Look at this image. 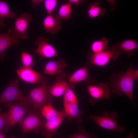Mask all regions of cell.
<instances>
[{"instance_id": "6da1fadb", "label": "cell", "mask_w": 138, "mask_h": 138, "mask_svg": "<svg viewBox=\"0 0 138 138\" xmlns=\"http://www.w3.org/2000/svg\"><path fill=\"white\" fill-rule=\"evenodd\" d=\"M138 79V69H134L131 65L125 72L113 73L106 83L113 94L118 96L125 95L134 105V82Z\"/></svg>"}, {"instance_id": "7a4b0ae2", "label": "cell", "mask_w": 138, "mask_h": 138, "mask_svg": "<svg viewBox=\"0 0 138 138\" xmlns=\"http://www.w3.org/2000/svg\"><path fill=\"white\" fill-rule=\"evenodd\" d=\"M46 77L41 85L30 90L26 96L31 108L40 112L45 105L52 103V98L49 93L50 86Z\"/></svg>"}, {"instance_id": "3957f363", "label": "cell", "mask_w": 138, "mask_h": 138, "mask_svg": "<svg viewBox=\"0 0 138 138\" xmlns=\"http://www.w3.org/2000/svg\"><path fill=\"white\" fill-rule=\"evenodd\" d=\"M4 106L8 108L6 112L7 122L4 128L5 133H7L10 128L21 120L29 112L31 108L28 104L20 102L8 103Z\"/></svg>"}, {"instance_id": "277c9868", "label": "cell", "mask_w": 138, "mask_h": 138, "mask_svg": "<svg viewBox=\"0 0 138 138\" xmlns=\"http://www.w3.org/2000/svg\"><path fill=\"white\" fill-rule=\"evenodd\" d=\"M45 122L39 111L31 108L26 116L18 124L23 133L33 131L38 134L43 130Z\"/></svg>"}, {"instance_id": "5b68a950", "label": "cell", "mask_w": 138, "mask_h": 138, "mask_svg": "<svg viewBox=\"0 0 138 138\" xmlns=\"http://www.w3.org/2000/svg\"><path fill=\"white\" fill-rule=\"evenodd\" d=\"M118 117V114L117 112L109 114L107 111H105L101 116L92 115L89 117V119L104 129L117 131L120 133H122L125 131V129L123 126L118 124L117 121Z\"/></svg>"}, {"instance_id": "8992f818", "label": "cell", "mask_w": 138, "mask_h": 138, "mask_svg": "<svg viewBox=\"0 0 138 138\" xmlns=\"http://www.w3.org/2000/svg\"><path fill=\"white\" fill-rule=\"evenodd\" d=\"M18 82V80L17 79L9 80L8 86L0 95V104L4 105L13 101H17L29 106L26 96L19 88Z\"/></svg>"}, {"instance_id": "52a82bcc", "label": "cell", "mask_w": 138, "mask_h": 138, "mask_svg": "<svg viewBox=\"0 0 138 138\" xmlns=\"http://www.w3.org/2000/svg\"><path fill=\"white\" fill-rule=\"evenodd\" d=\"M121 54L114 45L108 49L95 54H89V63L91 66H104L107 65L111 60L118 59Z\"/></svg>"}, {"instance_id": "ba28073f", "label": "cell", "mask_w": 138, "mask_h": 138, "mask_svg": "<svg viewBox=\"0 0 138 138\" xmlns=\"http://www.w3.org/2000/svg\"><path fill=\"white\" fill-rule=\"evenodd\" d=\"M88 93L91 97L90 104L94 105L102 99L108 100L110 98L111 90L106 84L99 83L96 85L89 84L87 85Z\"/></svg>"}, {"instance_id": "9c48e42d", "label": "cell", "mask_w": 138, "mask_h": 138, "mask_svg": "<svg viewBox=\"0 0 138 138\" xmlns=\"http://www.w3.org/2000/svg\"><path fill=\"white\" fill-rule=\"evenodd\" d=\"M31 20L30 14L27 12L21 13L15 19L14 26L9 28L7 33L10 35L17 34L20 39H27L29 37L27 33L29 25Z\"/></svg>"}, {"instance_id": "30bf717a", "label": "cell", "mask_w": 138, "mask_h": 138, "mask_svg": "<svg viewBox=\"0 0 138 138\" xmlns=\"http://www.w3.org/2000/svg\"><path fill=\"white\" fill-rule=\"evenodd\" d=\"M48 38L40 36L34 42L37 47L33 50V53L38 55L41 59L58 56L56 50L52 45L48 43Z\"/></svg>"}, {"instance_id": "8fae6325", "label": "cell", "mask_w": 138, "mask_h": 138, "mask_svg": "<svg viewBox=\"0 0 138 138\" xmlns=\"http://www.w3.org/2000/svg\"><path fill=\"white\" fill-rule=\"evenodd\" d=\"M66 118L64 109L60 111L56 117L50 120H46L42 134L47 138H51L58 132V129Z\"/></svg>"}, {"instance_id": "7c38bea8", "label": "cell", "mask_w": 138, "mask_h": 138, "mask_svg": "<svg viewBox=\"0 0 138 138\" xmlns=\"http://www.w3.org/2000/svg\"><path fill=\"white\" fill-rule=\"evenodd\" d=\"M16 72L21 80L31 84H41L46 78L42 74L32 68H24L21 66L16 70Z\"/></svg>"}, {"instance_id": "4fadbf2b", "label": "cell", "mask_w": 138, "mask_h": 138, "mask_svg": "<svg viewBox=\"0 0 138 138\" xmlns=\"http://www.w3.org/2000/svg\"><path fill=\"white\" fill-rule=\"evenodd\" d=\"M66 75H59L52 85L50 86L49 93L52 96H61L67 89L74 87V84L67 82L64 79Z\"/></svg>"}, {"instance_id": "5bb4252c", "label": "cell", "mask_w": 138, "mask_h": 138, "mask_svg": "<svg viewBox=\"0 0 138 138\" xmlns=\"http://www.w3.org/2000/svg\"><path fill=\"white\" fill-rule=\"evenodd\" d=\"M19 37L15 34H0V61L3 62L6 56L5 51L11 47L19 43Z\"/></svg>"}, {"instance_id": "9a60e30c", "label": "cell", "mask_w": 138, "mask_h": 138, "mask_svg": "<svg viewBox=\"0 0 138 138\" xmlns=\"http://www.w3.org/2000/svg\"><path fill=\"white\" fill-rule=\"evenodd\" d=\"M89 71V67L87 65L79 69L70 76L68 82L74 84L80 82L94 84L95 79L90 76Z\"/></svg>"}, {"instance_id": "2e32d148", "label": "cell", "mask_w": 138, "mask_h": 138, "mask_svg": "<svg viewBox=\"0 0 138 138\" xmlns=\"http://www.w3.org/2000/svg\"><path fill=\"white\" fill-rule=\"evenodd\" d=\"M67 65V63L63 58H60L57 61H49L45 66L43 74L50 75H66L64 69Z\"/></svg>"}, {"instance_id": "e0dca14e", "label": "cell", "mask_w": 138, "mask_h": 138, "mask_svg": "<svg viewBox=\"0 0 138 138\" xmlns=\"http://www.w3.org/2000/svg\"><path fill=\"white\" fill-rule=\"evenodd\" d=\"M42 23L43 28L46 33L54 35L61 30V21L56 16L48 15L43 19Z\"/></svg>"}, {"instance_id": "ac0fdd59", "label": "cell", "mask_w": 138, "mask_h": 138, "mask_svg": "<svg viewBox=\"0 0 138 138\" xmlns=\"http://www.w3.org/2000/svg\"><path fill=\"white\" fill-rule=\"evenodd\" d=\"M63 104L66 118L69 121L75 119L77 122L80 124L82 122V116L84 111L79 109L78 105L65 103Z\"/></svg>"}, {"instance_id": "d6986e66", "label": "cell", "mask_w": 138, "mask_h": 138, "mask_svg": "<svg viewBox=\"0 0 138 138\" xmlns=\"http://www.w3.org/2000/svg\"><path fill=\"white\" fill-rule=\"evenodd\" d=\"M115 45L118 51L121 54L125 52L129 56L132 54L134 51L137 49L138 47L137 42L132 39L126 40L118 42Z\"/></svg>"}, {"instance_id": "ffe728a7", "label": "cell", "mask_w": 138, "mask_h": 138, "mask_svg": "<svg viewBox=\"0 0 138 138\" xmlns=\"http://www.w3.org/2000/svg\"><path fill=\"white\" fill-rule=\"evenodd\" d=\"M16 14L10 9L6 1L0 0V30L4 26V20L8 18H15Z\"/></svg>"}, {"instance_id": "44dd1931", "label": "cell", "mask_w": 138, "mask_h": 138, "mask_svg": "<svg viewBox=\"0 0 138 138\" xmlns=\"http://www.w3.org/2000/svg\"><path fill=\"white\" fill-rule=\"evenodd\" d=\"M106 11L105 8L100 6L99 2L96 1L89 5L87 14L89 18L93 19L102 16Z\"/></svg>"}, {"instance_id": "7402d4cb", "label": "cell", "mask_w": 138, "mask_h": 138, "mask_svg": "<svg viewBox=\"0 0 138 138\" xmlns=\"http://www.w3.org/2000/svg\"><path fill=\"white\" fill-rule=\"evenodd\" d=\"M72 4L68 2L62 4L60 7L56 16L60 20L67 21L72 17Z\"/></svg>"}, {"instance_id": "603a6c76", "label": "cell", "mask_w": 138, "mask_h": 138, "mask_svg": "<svg viewBox=\"0 0 138 138\" xmlns=\"http://www.w3.org/2000/svg\"><path fill=\"white\" fill-rule=\"evenodd\" d=\"M108 43V40L106 38L93 41L90 46L92 53H97L107 50Z\"/></svg>"}, {"instance_id": "cb8c5ba5", "label": "cell", "mask_w": 138, "mask_h": 138, "mask_svg": "<svg viewBox=\"0 0 138 138\" xmlns=\"http://www.w3.org/2000/svg\"><path fill=\"white\" fill-rule=\"evenodd\" d=\"M60 111H58L53 107V103H50L44 106L42 108L40 112L42 117L46 120H48L57 116Z\"/></svg>"}, {"instance_id": "d4e9b609", "label": "cell", "mask_w": 138, "mask_h": 138, "mask_svg": "<svg viewBox=\"0 0 138 138\" xmlns=\"http://www.w3.org/2000/svg\"><path fill=\"white\" fill-rule=\"evenodd\" d=\"M20 60L22 64L21 66L23 68H32L36 64L32 55L25 51L22 52Z\"/></svg>"}, {"instance_id": "484cf974", "label": "cell", "mask_w": 138, "mask_h": 138, "mask_svg": "<svg viewBox=\"0 0 138 138\" xmlns=\"http://www.w3.org/2000/svg\"><path fill=\"white\" fill-rule=\"evenodd\" d=\"M63 138H65L63 137ZM67 138H97L94 133L87 132L81 125L79 126L77 132L75 134L69 136Z\"/></svg>"}, {"instance_id": "4316f807", "label": "cell", "mask_w": 138, "mask_h": 138, "mask_svg": "<svg viewBox=\"0 0 138 138\" xmlns=\"http://www.w3.org/2000/svg\"><path fill=\"white\" fill-rule=\"evenodd\" d=\"M72 89L68 88L64 93L63 95V103L78 105L77 99Z\"/></svg>"}, {"instance_id": "83f0119b", "label": "cell", "mask_w": 138, "mask_h": 138, "mask_svg": "<svg viewBox=\"0 0 138 138\" xmlns=\"http://www.w3.org/2000/svg\"><path fill=\"white\" fill-rule=\"evenodd\" d=\"M44 7L48 15L52 14L56 7L58 1L56 0H45L43 2Z\"/></svg>"}, {"instance_id": "f1b7e54d", "label": "cell", "mask_w": 138, "mask_h": 138, "mask_svg": "<svg viewBox=\"0 0 138 138\" xmlns=\"http://www.w3.org/2000/svg\"><path fill=\"white\" fill-rule=\"evenodd\" d=\"M7 122L6 112H2V108L0 107V132L5 127Z\"/></svg>"}, {"instance_id": "f546056e", "label": "cell", "mask_w": 138, "mask_h": 138, "mask_svg": "<svg viewBox=\"0 0 138 138\" xmlns=\"http://www.w3.org/2000/svg\"><path fill=\"white\" fill-rule=\"evenodd\" d=\"M68 2L72 5L73 4L76 6H78L84 3L85 2V1L84 0H69Z\"/></svg>"}, {"instance_id": "4dcf8cb0", "label": "cell", "mask_w": 138, "mask_h": 138, "mask_svg": "<svg viewBox=\"0 0 138 138\" xmlns=\"http://www.w3.org/2000/svg\"><path fill=\"white\" fill-rule=\"evenodd\" d=\"M43 0H33L31 1V3L32 5V7L33 8H35L37 5L40 3L43 2Z\"/></svg>"}, {"instance_id": "1f68e13d", "label": "cell", "mask_w": 138, "mask_h": 138, "mask_svg": "<svg viewBox=\"0 0 138 138\" xmlns=\"http://www.w3.org/2000/svg\"><path fill=\"white\" fill-rule=\"evenodd\" d=\"M126 138H134L133 132L132 130L129 135Z\"/></svg>"}, {"instance_id": "d6a6232c", "label": "cell", "mask_w": 138, "mask_h": 138, "mask_svg": "<svg viewBox=\"0 0 138 138\" xmlns=\"http://www.w3.org/2000/svg\"><path fill=\"white\" fill-rule=\"evenodd\" d=\"M6 136L3 133L2 131L0 132V138H6Z\"/></svg>"}, {"instance_id": "836d02e7", "label": "cell", "mask_w": 138, "mask_h": 138, "mask_svg": "<svg viewBox=\"0 0 138 138\" xmlns=\"http://www.w3.org/2000/svg\"><path fill=\"white\" fill-rule=\"evenodd\" d=\"M10 138H17L15 137L14 135H12L10 136Z\"/></svg>"}, {"instance_id": "e575fe53", "label": "cell", "mask_w": 138, "mask_h": 138, "mask_svg": "<svg viewBox=\"0 0 138 138\" xmlns=\"http://www.w3.org/2000/svg\"><path fill=\"white\" fill-rule=\"evenodd\" d=\"M63 137H58V138H63Z\"/></svg>"}]
</instances>
